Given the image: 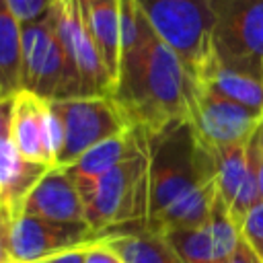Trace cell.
I'll list each match as a JSON object with an SVG mask.
<instances>
[{
  "instance_id": "4fadbf2b",
  "label": "cell",
  "mask_w": 263,
  "mask_h": 263,
  "mask_svg": "<svg viewBox=\"0 0 263 263\" xmlns=\"http://www.w3.org/2000/svg\"><path fill=\"white\" fill-rule=\"evenodd\" d=\"M47 171L49 166L23 158L12 138L0 142V210L18 218L27 195Z\"/></svg>"
},
{
  "instance_id": "7a4b0ae2",
  "label": "cell",
  "mask_w": 263,
  "mask_h": 263,
  "mask_svg": "<svg viewBox=\"0 0 263 263\" xmlns=\"http://www.w3.org/2000/svg\"><path fill=\"white\" fill-rule=\"evenodd\" d=\"M187 88L189 74L179 55L152 29L138 47L121 55L113 101L129 129L152 142L187 119Z\"/></svg>"
},
{
  "instance_id": "8992f818",
  "label": "cell",
  "mask_w": 263,
  "mask_h": 263,
  "mask_svg": "<svg viewBox=\"0 0 263 263\" xmlns=\"http://www.w3.org/2000/svg\"><path fill=\"white\" fill-rule=\"evenodd\" d=\"M199 146L216 150L232 144H247L263 121V111L245 107L216 95L189 78L187 119Z\"/></svg>"
},
{
  "instance_id": "4316f807",
  "label": "cell",
  "mask_w": 263,
  "mask_h": 263,
  "mask_svg": "<svg viewBox=\"0 0 263 263\" xmlns=\"http://www.w3.org/2000/svg\"><path fill=\"white\" fill-rule=\"evenodd\" d=\"M228 263H261V259L253 253V249L240 238V242H238V247H236V251L232 253V257H230V261Z\"/></svg>"
},
{
  "instance_id": "83f0119b",
  "label": "cell",
  "mask_w": 263,
  "mask_h": 263,
  "mask_svg": "<svg viewBox=\"0 0 263 263\" xmlns=\"http://www.w3.org/2000/svg\"><path fill=\"white\" fill-rule=\"evenodd\" d=\"M10 224H12V218H10L4 210H0V240L4 242V247H6V238H8Z\"/></svg>"
},
{
  "instance_id": "603a6c76",
  "label": "cell",
  "mask_w": 263,
  "mask_h": 263,
  "mask_svg": "<svg viewBox=\"0 0 263 263\" xmlns=\"http://www.w3.org/2000/svg\"><path fill=\"white\" fill-rule=\"evenodd\" d=\"M249 150H251L253 160H255L257 181H259V191H261V201H263V129H261V125L257 127V132L249 140Z\"/></svg>"
},
{
  "instance_id": "ac0fdd59",
  "label": "cell",
  "mask_w": 263,
  "mask_h": 263,
  "mask_svg": "<svg viewBox=\"0 0 263 263\" xmlns=\"http://www.w3.org/2000/svg\"><path fill=\"white\" fill-rule=\"evenodd\" d=\"M23 25L0 0V101L12 99L21 90Z\"/></svg>"
},
{
  "instance_id": "f546056e",
  "label": "cell",
  "mask_w": 263,
  "mask_h": 263,
  "mask_svg": "<svg viewBox=\"0 0 263 263\" xmlns=\"http://www.w3.org/2000/svg\"><path fill=\"white\" fill-rule=\"evenodd\" d=\"M261 129H263V121H261Z\"/></svg>"
},
{
  "instance_id": "9a60e30c",
  "label": "cell",
  "mask_w": 263,
  "mask_h": 263,
  "mask_svg": "<svg viewBox=\"0 0 263 263\" xmlns=\"http://www.w3.org/2000/svg\"><path fill=\"white\" fill-rule=\"evenodd\" d=\"M45 105L47 101L27 90H18L14 95L12 142L23 158L53 168L45 142Z\"/></svg>"
},
{
  "instance_id": "7c38bea8",
  "label": "cell",
  "mask_w": 263,
  "mask_h": 263,
  "mask_svg": "<svg viewBox=\"0 0 263 263\" xmlns=\"http://www.w3.org/2000/svg\"><path fill=\"white\" fill-rule=\"evenodd\" d=\"M23 214L51 222H86L84 203L64 168H49L25 199Z\"/></svg>"
},
{
  "instance_id": "5b68a950",
  "label": "cell",
  "mask_w": 263,
  "mask_h": 263,
  "mask_svg": "<svg viewBox=\"0 0 263 263\" xmlns=\"http://www.w3.org/2000/svg\"><path fill=\"white\" fill-rule=\"evenodd\" d=\"M212 8L216 55L263 80V0H212Z\"/></svg>"
},
{
  "instance_id": "484cf974",
  "label": "cell",
  "mask_w": 263,
  "mask_h": 263,
  "mask_svg": "<svg viewBox=\"0 0 263 263\" xmlns=\"http://www.w3.org/2000/svg\"><path fill=\"white\" fill-rule=\"evenodd\" d=\"M86 247H88V245H86ZM86 247H78V249H72V251H64V253H60V255L47 257V259L37 261V263H84Z\"/></svg>"
},
{
  "instance_id": "5bb4252c",
  "label": "cell",
  "mask_w": 263,
  "mask_h": 263,
  "mask_svg": "<svg viewBox=\"0 0 263 263\" xmlns=\"http://www.w3.org/2000/svg\"><path fill=\"white\" fill-rule=\"evenodd\" d=\"M189 78L208 86L210 90H214L220 97H226L245 107L263 111V80H259L238 68L228 66L226 62H222L216 55L214 49L201 62L197 72Z\"/></svg>"
},
{
  "instance_id": "cb8c5ba5",
  "label": "cell",
  "mask_w": 263,
  "mask_h": 263,
  "mask_svg": "<svg viewBox=\"0 0 263 263\" xmlns=\"http://www.w3.org/2000/svg\"><path fill=\"white\" fill-rule=\"evenodd\" d=\"M84 263H123L111 249H107L101 240L99 242H92L86 247V257H84Z\"/></svg>"
},
{
  "instance_id": "7402d4cb",
  "label": "cell",
  "mask_w": 263,
  "mask_h": 263,
  "mask_svg": "<svg viewBox=\"0 0 263 263\" xmlns=\"http://www.w3.org/2000/svg\"><path fill=\"white\" fill-rule=\"evenodd\" d=\"M4 2L21 25H29L45 16L51 10L55 0H4Z\"/></svg>"
},
{
  "instance_id": "f1b7e54d",
  "label": "cell",
  "mask_w": 263,
  "mask_h": 263,
  "mask_svg": "<svg viewBox=\"0 0 263 263\" xmlns=\"http://www.w3.org/2000/svg\"><path fill=\"white\" fill-rule=\"evenodd\" d=\"M10 259H8V253H6V247H4V242L0 240V263H8Z\"/></svg>"
},
{
  "instance_id": "30bf717a",
  "label": "cell",
  "mask_w": 263,
  "mask_h": 263,
  "mask_svg": "<svg viewBox=\"0 0 263 263\" xmlns=\"http://www.w3.org/2000/svg\"><path fill=\"white\" fill-rule=\"evenodd\" d=\"M99 240L101 236L86 222H51L21 214L10 224L6 253L14 263H37Z\"/></svg>"
},
{
  "instance_id": "52a82bcc",
  "label": "cell",
  "mask_w": 263,
  "mask_h": 263,
  "mask_svg": "<svg viewBox=\"0 0 263 263\" xmlns=\"http://www.w3.org/2000/svg\"><path fill=\"white\" fill-rule=\"evenodd\" d=\"M21 90L33 92L43 101L72 99L68 62L58 35L53 10L23 25Z\"/></svg>"
},
{
  "instance_id": "8fae6325",
  "label": "cell",
  "mask_w": 263,
  "mask_h": 263,
  "mask_svg": "<svg viewBox=\"0 0 263 263\" xmlns=\"http://www.w3.org/2000/svg\"><path fill=\"white\" fill-rule=\"evenodd\" d=\"M144 142H148V140H144L140 134H136L132 129H125L113 138H107V140L95 144L76 162H72L70 166H64V171L72 179L74 187L78 189L84 208L90 203L99 179L105 173H109L113 166H117L119 162L129 158Z\"/></svg>"
},
{
  "instance_id": "d4e9b609",
  "label": "cell",
  "mask_w": 263,
  "mask_h": 263,
  "mask_svg": "<svg viewBox=\"0 0 263 263\" xmlns=\"http://www.w3.org/2000/svg\"><path fill=\"white\" fill-rule=\"evenodd\" d=\"M12 107L14 97L0 101V142L12 138Z\"/></svg>"
},
{
  "instance_id": "277c9868",
  "label": "cell",
  "mask_w": 263,
  "mask_h": 263,
  "mask_svg": "<svg viewBox=\"0 0 263 263\" xmlns=\"http://www.w3.org/2000/svg\"><path fill=\"white\" fill-rule=\"evenodd\" d=\"M154 33L179 55L193 76L212 51V0H138Z\"/></svg>"
},
{
  "instance_id": "9c48e42d",
  "label": "cell",
  "mask_w": 263,
  "mask_h": 263,
  "mask_svg": "<svg viewBox=\"0 0 263 263\" xmlns=\"http://www.w3.org/2000/svg\"><path fill=\"white\" fill-rule=\"evenodd\" d=\"M58 35L68 62V76L74 97H113V82L103 58L86 31L76 0H55L53 6Z\"/></svg>"
},
{
  "instance_id": "3957f363",
  "label": "cell",
  "mask_w": 263,
  "mask_h": 263,
  "mask_svg": "<svg viewBox=\"0 0 263 263\" xmlns=\"http://www.w3.org/2000/svg\"><path fill=\"white\" fill-rule=\"evenodd\" d=\"M150 144L144 142L129 158L105 173L84 208L86 224L103 238L111 228L146 222V179Z\"/></svg>"
},
{
  "instance_id": "ba28073f",
  "label": "cell",
  "mask_w": 263,
  "mask_h": 263,
  "mask_svg": "<svg viewBox=\"0 0 263 263\" xmlns=\"http://www.w3.org/2000/svg\"><path fill=\"white\" fill-rule=\"evenodd\" d=\"M51 105L64 123V146L55 168L70 166L95 144L129 129L113 97H74Z\"/></svg>"
},
{
  "instance_id": "44dd1931",
  "label": "cell",
  "mask_w": 263,
  "mask_h": 263,
  "mask_svg": "<svg viewBox=\"0 0 263 263\" xmlns=\"http://www.w3.org/2000/svg\"><path fill=\"white\" fill-rule=\"evenodd\" d=\"M240 238L253 249V253L263 263V201H259L238 226Z\"/></svg>"
},
{
  "instance_id": "e0dca14e",
  "label": "cell",
  "mask_w": 263,
  "mask_h": 263,
  "mask_svg": "<svg viewBox=\"0 0 263 263\" xmlns=\"http://www.w3.org/2000/svg\"><path fill=\"white\" fill-rule=\"evenodd\" d=\"M101 242L111 249L123 263H183L164 234L150 230H129L107 234Z\"/></svg>"
},
{
  "instance_id": "d6986e66",
  "label": "cell",
  "mask_w": 263,
  "mask_h": 263,
  "mask_svg": "<svg viewBox=\"0 0 263 263\" xmlns=\"http://www.w3.org/2000/svg\"><path fill=\"white\" fill-rule=\"evenodd\" d=\"M214 156V171H216V193L230 208L247 179L249 171V142L247 144H232L224 148L210 150Z\"/></svg>"
},
{
  "instance_id": "4dcf8cb0",
  "label": "cell",
  "mask_w": 263,
  "mask_h": 263,
  "mask_svg": "<svg viewBox=\"0 0 263 263\" xmlns=\"http://www.w3.org/2000/svg\"><path fill=\"white\" fill-rule=\"evenodd\" d=\"M8 263H14V261H8Z\"/></svg>"
},
{
  "instance_id": "6da1fadb",
  "label": "cell",
  "mask_w": 263,
  "mask_h": 263,
  "mask_svg": "<svg viewBox=\"0 0 263 263\" xmlns=\"http://www.w3.org/2000/svg\"><path fill=\"white\" fill-rule=\"evenodd\" d=\"M216 199L210 150L197 144L187 121L171 125L150 142L144 230L164 234L208 222Z\"/></svg>"
},
{
  "instance_id": "ffe728a7",
  "label": "cell",
  "mask_w": 263,
  "mask_h": 263,
  "mask_svg": "<svg viewBox=\"0 0 263 263\" xmlns=\"http://www.w3.org/2000/svg\"><path fill=\"white\" fill-rule=\"evenodd\" d=\"M183 263H220L214 234L205 224L195 228H175L164 232Z\"/></svg>"
},
{
  "instance_id": "2e32d148",
  "label": "cell",
  "mask_w": 263,
  "mask_h": 263,
  "mask_svg": "<svg viewBox=\"0 0 263 263\" xmlns=\"http://www.w3.org/2000/svg\"><path fill=\"white\" fill-rule=\"evenodd\" d=\"M88 35L92 37L113 86H117L121 35H119V0H76ZM115 92V90H113Z\"/></svg>"
}]
</instances>
